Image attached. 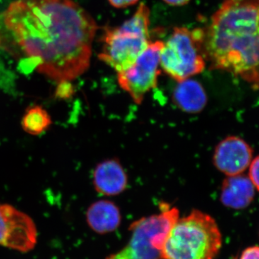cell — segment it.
<instances>
[{"label": "cell", "mask_w": 259, "mask_h": 259, "mask_svg": "<svg viewBox=\"0 0 259 259\" xmlns=\"http://www.w3.org/2000/svg\"><path fill=\"white\" fill-rule=\"evenodd\" d=\"M3 22L23 62L53 81H72L90 67L97 25L72 0H17Z\"/></svg>", "instance_id": "cell-1"}, {"label": "cell", "mask_w": 259, "mask_h": 259, "mask_svg": "<svg viewBox=\"0 0 259 259\" xmlns=\"http://www.w3.org/2000/svg\"><path fill=\"white\" fill-rule=\"evenodd\" d=\"M204 30L209 69L259 86V0H223Z\"/></svg>", "instance_id": "cell-2"}, {"label": "cell", "mask_w": 259, "mask_h": 259, "mask_svg": "<svg viewBox=\"0 0 259 259\" xmlns=\"http://www.w3.org/2000/svg\"><path fill=\"white\" fill-rule=\"evenodd\" d=\"M222 246V235L209 214L194 209L177 220L166 237L161 258L213 259Z\"/></svg>", "instance_id": "cell-3"}, {"label": "cell", "mask_w": 259, "mask_h": 259, "mask_svg": "<svg viewBox=\"0 0 259 259\" xmlns=\"http://www.w3.org/2000/svg\"><path fill=\"white\" fill-rule=\"evenodd\" d=\"M149 27V8L141 3L134 15L120 26L105 28L99 59L117 74L128 69L151 44Z\"/></svg>", "instance_id": "cell-4"}, {"label": "cell", "mask_w": 259, "mask_h": 259, "mask_svg": "<svg viewBox=\"0 0 259 259\" xmlns=\"http://www.w3.org/2000/svg\"><path fill=\"white\" fill-rule=\"evenodd\" d=\"M203 40V28L190 30L185 27H177L174 29L162 49L161 69L178 82L200 74L207 61Z\"/></svg>", "instance_id": "cell-5"}, {"label": "cell", "mask_w": 259, "mask_h": 259, "mask_svg": "<svg viewBox=\"0 0 259 259\" xmlns=\"http://www.w3.org/2000/svg\"><path fill=\"white\" fill-rule=\"evenodd\" d=\"M180 218L179 210L161 204L159 214L141 218L131 224V239L122 250L107 259H159L166 237Z\"/></svg>", "instance_id": "cell-6"}, {"label": "cell", "mask_w": 259, "mask_h": 259, "mask_svg": "<svg viewBox=\"0 0 259 259\" xmlns=\"http://www.w3.org/2000/svg\"><path fill=\"white\" fill-rule=\"evenodd\" d=\"M164 42H151L134 64L117 73V80L122 90L129 94L136 104H141L148 92L157 86L160 74V58Z\"/></svg>", "instance_id": "cell-7"}, {"label": "cell", "mask_w": 259, "mask_h": 259, "mask_svg": "<svg viewBox=\"0 0 259 259\" xmlns=\"http://www.w3.org/2000/svg\"><path fill=\"white\" fill-rule=\"evenodd\" d=\"M36 226L31 218L8 204L0 203V245L28 252L37 243Z\"/></svg>", "instance_id": "cell-8"}, {"label": "cell", "mask_w": 259, "mask_h": 259, "mask_svg": "<svg viewBox=\"0 0 259 259\" xmlns=\"http://www.w3.org/2000/svg\"><path fill=\"white\" fill-rule=\"evenodd\" d=\"M253 150L243 139L230 136L223 140L214 150L213 163L220 171L231 177L241 175L250 166Z\"/></svg>", "instance_id": "cell-9"}, {"label": "cell", "mask_w": 259, "mask_h": 259, "mask_svg": "<svg viewBox=\"0 0 259 259\" xmlns=\"http://www.w3.org/2000/svg\"><path fill=\"white\" fill-rule=\"evenodd\" d=\"M93 185L103 195H118L127 188V176L120 162L108 159L99 163L94 170Z\"/></svg>", "instance_id": "cell-10"}, {"label": "cell", "mask_w": 259, "mask_h": 259, "mask_svg": "<svg viewBox=\"0 0 259 259\" xmlns=\"http://www.w3.org/2000/svg\"><path fill=\"white\" fill-rule=\"evenodd\" d=\"M255 195V187L249 177L238 175L228 177L223 181L221 201L223 205L235 209L248 207Z\"/></svg>", "instance_id": "cell-11"}, {"label": "cell", "mask_w": 259, "mask_h": 259, "mask_svg": "<svg viewBox=\"0 0 259 259\" xmlns=\"http://www.w3.org/2000/svg\"><path fill=\"white\" fill-rule=\"evenodd\" d=\"M87 222L93 231L100 234L111 233L120 226V209L109 200H99L89 207L86 214Z\"/></svg>", "instance_id": "cell-12"}, {"label": "cell", "mask_w": 259, "mask_h": 259, "mask_svg": "<svg viewBox=\"0 0 259 259\" xmlns=\"http://www.w3.org/2000/svg\"><path fill=\"white\" fill-rule=\"evenodd\" d=\"M173 100L182 111L194 114L203 110L207 97L202 85L190 78L179 81L174 90Z\"/></svg>", "instance_id": "cell-13"}, {"label": "cell", "mask_w": 259, "mask_h": 259, "mask_svg": "<svg viewBox=\"0 0 259 259\" xmlns=\"http://www.w3.org/2000/svg\"><path fill=\"white\" fill-rule=\"evenodd\" d=\"M52 124V119L46 109L35 105L27 109L21 120L23 131L32 136H38L47 131Z\"/></svg>", "instance_id": "cell-14"}, {"label": "cell", "mask_w": 259, "mask_h": 259, "mask_svg": "<svg viewBox=\"0 0 259 259\" xmlns=\"http://www.w3.org/2000/svg\"><path fill=\"white\" fill-rule=\"evenodd\" d=\"M249 178L255 188L259 192V156L255 157L250 164Z\"/></svg>", "instance_id": "cell-15"}, {"label": "cell", "mask_w": 259, "mask_h": 259, "mask_svg": "<svg viewBox=\"0 0 259 259\" xmlns=\"http://www.w3.org/2000/svg\"><path fill=\"white\" fill-rule=\"evenodd\" d=\"M59 83V87L56 92V95L58 98H69L74 94V88L70 81H64Z\"/></svg>", "instance_id": "cell-16"}, {"label": "cell", "mask_w": 259, "mask_h": 259, "mask_svg": "<svg viewBox=\"0 0 259 259\" xmlns=\"http://www.w3.org/2000/svg\"><path fill=\"white\" fill-rule=\"evenodd\" d=\"M239 259H259V245L245 248L242 252Z\"/></svg>", "instance_id": "cell-17"}, {"label": "cell", "mask_w": 259, "mask_h": 259, "mask_svg": "<svg viewBox=\"0 0 259 259\" xmlns=\"http://www.w3.org/2000/svg\"><path fill=\"white\" fill-rule=\"evenodd\" d=\"M110 4L115 8H125L136 5L139 0H108Z\"/></svg>", "instance_id": "cell-18"}, {"label": "cell", "mask_w": 259, "mask_h": 259, "mask_svg": "<svg viewBox=\"0 0 259 259\" xmlns=\"http://www.w3.org/2000/svg\"><path fill=\"white\" fill-rule=\"evenodd\" d=\"M163 1L171 6H183L190 3V0H163Z\"/></svg>", "instance_id": "cell-19"}]
</instances>
